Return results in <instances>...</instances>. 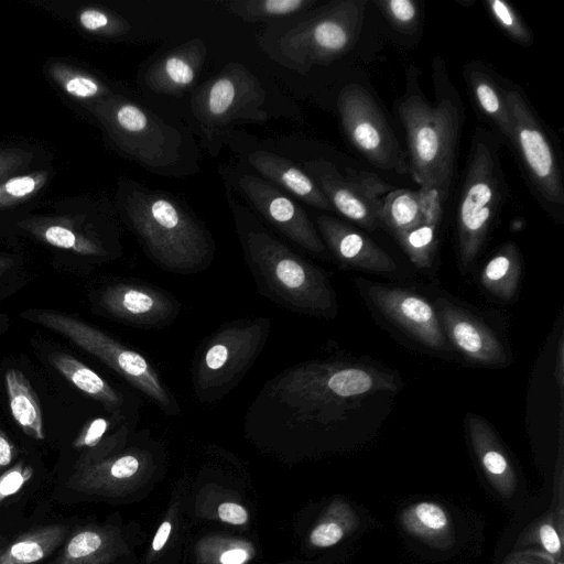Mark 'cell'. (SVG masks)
Listing matches in <instances>:
<instances>
[{
	"label": "cell",
	"mask_w": 564,
	"mask_h": 564,
	"mask_svg": "<svg viewBox=\"0 0 564 564\" xmlns=\"http://www.w3.org/2000/svg\"><path fill=\"white\" fill-rule=\"evenodd\" d=\"M325 247L345 267L369 272H393L397 263L367 236L350 225L327 215L316 219Z\"/></svg>",
	"instance_id": "ac0fdd59"
},
{
	"label": "cell",
	"mask_w": 564,
	"mask_h": 564,
	"mask_svg": "<svg viewBox=\"0 0 564 564\" xmlns=\"http://www.w3.org/2000/svg\"><path fill=\"white\" fill-rule=\"evenodd\" d=\"M366 294L382 316L434 350H448L436 311L424 297L399 286L367 282Z\"/></svg>",
	"instance_id": "9a60e30c"
},
{
	"label": "cell",
	"mask_w": 564,
	"mask_h": 564,
	"mask_svg": "<svg viewBox=\"0 0 564 564\" xmlns=\"http://www.w3.org/2000/svg\"><path fill=\"white\" fill-rule=\"evenodd\" d=\"M464 75L476 107L496 127L503 139L512 144L513 130L506 89L476 63L466 65Z\"/></svg>",
	"instance_id": "cb8c5ba5"
},
{
	"label": "cell",
	"mask_w": 564,
	"mask_h": 564,
	"mask_svg": "<svg viewBox=\"0 0 564 564\" xmlns=\"http://www.w3.org/2000/svg\"><path fill=\"white\" fill-rule=\"evenodd\" d=\"M149 460L148 453L132 449L93 464L75 466L66 486L74 492L86 495L115 492L140 476Z\"/></svg>",
	"instance_id": "d6986e66"
},
{
	"label": "cell",
	"mask_w": 564,
	"mask_h": 564,
	"mask_svg": "<svg viewBox=\"0 0 564 564\" xmlns=\"http://www.w3.org/2000/svg\"><path fill=\"white\" fill-rule=\"evenodd\" d=\"M117 552V536L111 529L86 525L72 531L47 564H110Z\"/></svg>",
	"instance_id": "603a6c76"
},
{
	"label": "cell",
	"mask_w": 564,
	"mask_h": 564,
	"mask_svg": "<svg viewBox=\"0 0 564 564\" xmlns=\"http://www.w3.org/2000/svg\"><path fill=\"white\" fill-rule=\"evenodd\" d=\"M563 338L561 337L558 341V348L556 354V362H555V380L557 382L561 399L563 394V386H564V361H563Z\"/></svg>",
	"instance_id": "f907efd6"
},
{
	"label": "cell",
	"mask_w": 564,
	"mask_h": 564,
	"mask_svg": "<svg viewBox=\"0 0 564 564\" xmlns=\"http://www.w3.org/2000/svg\"><path fill=\"white\" fill-rule=\"evenodd\" d=\"M99 305L111 317L139 327L167 325L180 313V303L165 291L129 282L104 288Z\"/></svg>",
	"instance_id": "2e32d148"
},
{
	"label": "cell",
	"mask_w": 564,
	"mask_h": 564,
	"mask_svg": "<svg viewBox=\"0 0 564 564\" xmlns=\"http://www.w3.org/2000/svg\"><path fill=\"white\" fill-rule=\"evenodd\" d=\"M437 226L420 224L419 226L394 236L410 261L419 269L432 267L436 247Z\"/></svg>",
	"instance_id": "d6a6232c"
},
{
	"label": "cell",
	"mask_w": 564,
	"mask_h": 564,
	"mask_svg": "<svg viewBox=\"0 0 564 564\" xmlns=\"http://www.w3.org/2000/svg\"><path fill=\"white\" fill-rule=\"evenodd\" d=\"M206 55L203 40L187 41L153 62L144 74V83L154 93L180 95L196 82Z\"/></svg>",
	"instance_id": "ffe728a7"
},
{
	"label": "cell",
	"mask_w": 564,
	"mask_h": 564,
	"mask_svg": "<svg viewBox=\"0 0 564 564\" xmlns=\"http://www.w3.org/2000/svg\"><path fill=\"white\" fill-rule=\"evenodd\" d=\"M172 531V523L170 521H164L160 524L159 529L156 530L153 541H152V550L154 552L161 551L166 541L169 540V536Z\"/></svg>",
	"instance_id": "681fc988"
},
{
	"label": "cell",
	"mask_w": 564,
	"mask_h": 564,
	"mask_svg": "<svg viewBox=\"0 0 564 564\" xmlns=\"http://www.w3.org/2000/svg\"><path fill=\"white\" fill-rule=\"evenodd\" d=\"M78 20L82 26L90 32L121 33L128 30V24L119 18H111L108 13L98 9H85L79 13Z\"/></svg>",
	"instance_id": "60d3db41"
},
{
	"label": "cell",
	"mask_w": 564,
	"mask_h": 564,
	"mask_svg": "<svg viewBox=\"0 0 564 564\" xmlns=\"http://www.w3.org/2000/svg\"><path fill=\"white\" fill-rule=\"evenodd\" d=\"M102 119L111 137L129 158L159 174H174L183 159L181 132L148 108L129 100L105 104Z\"/></svg>",
	"instance_id": "9c48e42d"
},
{
	"label": "cell",
	"mask_w": 564,
	"mask_h": 564,
	"mask_svg": "<svg viewBox=\"0 0 564 564\" xmlns=\"http://www.w3.org/2000/svg\"><path fill=\"white\" fill-rule=\"evenodd\" d=\"M433 306L447 341L465 358L488 367L507 364L502 343L485 323L444 297H438Z\"/></svg>",
	"instance_id": "e0dca14e"
},
{
	"label": "cell",
	"mask_w": 564,
	"mask_h": 564,
	"mask_svg": "<svg viewBox=\"0 0 564 564\" xmlns=\"http://www.w3.org/2000/svg\"><path fill=\"white\" fill-rule=\"evenodd\" d=\"M316 0H235L226 2L227 9L248 22L286 18L307 12Z\"/></svg>",
	"instance_id": "1f68e13d"
},
{
	"label": "cell",
	"mask_w": 564,
	"mask_h": 564,
	"mask_svg": "<svg viewBox=\"0 0 564 564\" xmlns=\"http://www.w3.org/2000/svg\"><path fill=\"white\" fill-rule=\"evenodd\" d=\"M238 187L254 209L282 235L314 256H326L327 248L305 210L285 193L252 174H242Z\"/></svg>",
	"instance_id": "5bb4252c"
},
{
	"label": "cell",
	"mask_w": 564,
	"mask_h": 564,
	"mask_svg": "<svg viewBox=\"0 0 564 564\" xmlns=\"http://www.w3.org/2000/svg\"><path fill=\"white\" fill-rule=\"evenodd\" d=\"M337 109L346 137L371 164L404 173L409 164L375 98L358 84L338 94Z\"/></svg>",
	"instance_id": "8fae6325"
},
{
	"label": "cell",
	"mask_w": 564,
	"mask_h": 564,
	"mask_svg": "<svg viewBox=\"0 0 564 564\" xmlns=\"http://www.w3.org/2000/svg\"><path fill=\"white\" fill-rule=\"evenodd\" d=\"M498 137L482 128L473 134L456 213L457 256L468 269L480 253L506 194Z\"/></svg>",
	"instance_id": "5b68a950"
},
{
	"label": "cell",
	"mask_w": 564,
	"mask_h": 564,
	"mask_svg": "<svg viewBox=\"0 0 564 564\" xmlns=\"http://www.w3.org/2000/svg\"><path fill=\"white\" fill-rule=\"evenodd\" d=\"M110 429V421L106 417H95L89 421L73 441V447L84 452L91 451L99 446L106 438Z\"/></svg>",
	"instance_id": "b9f144b4"
},
{
	"label": "cell",
	"mask_w": 564,
	"mask_h": 564,
	"mask_svg": "<svg viewBox=\"0 0 564 564\" xmlns=\"http://www.w3.org/2000/svg\"><path fill=\"white\" fill-rule=\"evenodd\" d=\"M243 256L259 290L292 312L334 318L338 305L328 275L262 226L238 225Z\"/></svg>",
	"instance_id": "277c9868"
},
{
	"label": "cell",
	"mask_w": 564,
	"mask_h": 564,
	"mask_svg": "<svg viewBox=\"0 0 564 564\" xmlns=\"http://www.w3.org/2000/svg\"><path fill=\"white\" fill-rule=\"evenodd\" d=\"M123 209L145 253L159 267L181 274L209 267L215 254L209 230L173 195L132 183Z\"/></svg>",
	"instance_id": "7a4b0ae2"
},
{
	"label": "cell",
	"mask_w": 564,
	"mask_h": 564,
	"mask_svg": "<svg viewBox=\"0 0 564 564\" xmlns=\"http://www.w3.org/2000/svg\"><path fill=\"white\" fill-rule=\"evenodd\" d=\"M521 273V253L516 243L508 241L485 264L480 282L491 295L511 301L519 288Z\"/></svg>",
	"instance_id": "83f0119b"
},
{
	"label": "cell",
	"mask_w": 564,
	"mask_h": 564,
	"mask_svg": "<svg viewBox=\"0 0 564 564\" xmlns=\"http://www.w3.org/2000/svg\"><path fill=\"white\" fill-rule=\"evenodd\" d=\"M28 154L18 150H0V183L10 178L29 161Z\"/></svg>",
	"instance_id": "f6af8a7d"
},
{
	"label": "cell",
	"mask_w": 564,
	"mask_h": 564,
	"mask_svg": "<svg viewBox=\"0 0 564 564\" xmlns=\"http://www.w3.org/2000/svg\"><path fill=\"white\" fill-rule=\"evenodd\" d=\"M219 556V564H246L252 557V549L242 541H229Z\"/></svg>",
	"instance_id": "ee69618b"
},
{
	"label": "cell",
	"mask_w": 564,
	"mask_h": 564,
	"mask_svg": "<svg viewBox=\"0 0 564 564\" xmlns=\"http://www.w3.org/2000/svg\"><path fill=\"white\" fill-rule=\"evenodd\" d=\"M502 564H554V560L543 552L519 551L509 554Z\"/></svg>",
	"instance_id": "7dc6e473"
},
{
	"label": "cell",
	"mask_w": 564,
	"mask_h": 564,
	"mask_svg": "<svg viewBox=\"0 0 564 564\" xmlns=\"http://www.w3.org/2000/svg\"><path fill=\"white\" fill-rule=\"evenodd\" d=\"M403 529L430 544L448 542L452 522L446 510L433 501H420L406 507L400 514Z\"/></svg>",
	"instance_id": "f1b7e54d"
},
{
	"label": "cell",
	"mask_w": 564,
	"mask_h": 564,
	"mask_svg": "<svg viewBox=\"0 0 564 564\" xmlns=\"http://www.w3.org/2000/svg\"><path fill=\"white\" fill-rule=\"evenodd\" d=\"M513 140L527 174L547 207H562L564 189L555 150L540 119L521 90L506 89Z\"/></svg>",
	"instance_id": "7c38bea8"
},
{
	"label": "cell",
	"mask_w": 564,
	"mask_h": 564,
	"mask_svg": "<svg viewBox=\"0 0 564 564\" xmlns=\"http://www.w3.org/2000/svg\"><path fill=\"white\" fill-rule=\"evenodd\" d=\"M13 265V260L8 257H0V278Z\"/></svg>",
	"instance_id": "816d5d0a"
},
{
	"label": "cell",
	"mask_w": 564,
	"mask_h": 564,
	"mask_svg": "<svg viewBox=\"0 0 564 564\" xmlns=\"http://www.w3.org/2000/svg\"><path fill=\"white\" fill-rule=\"evenodd\" d=\"M270 325L267 317L227 322L202 344L192 371L199 402L220 400L242 379L261 352Z\"/></svg>",
	"instance_id": "52a82bcc"
},
{
	"label": "cell",
	"mask_w": 564,
	"mask_h": 564,
	"mask_svg": "<svg viewBox=\"0 0 564 564\" xmlns=\"http://www.w3.org/2000/svg\"><path fill=\"white\" fill-rule=\"evenodd\" d=\"M248 161L265 181L283 187L315 208L334 210L327 197L311 176L290 160L264 150H258L249 155Z\"/></svg>",
	"instance_id": "7402d4cb"
},
{
	"label": "cell",
	"mask_w": 564,
	"mask_h": 564,
	"mask_svg": "<svg viewBox=\"0 0 564 564\" xmlns=\"http://www.w3.org/2000/svg\"><path fill=\"white\" fill-rule=\"evenodd\" d=\"M64 89L76 98H93L105 91V88L91 77L75 75L68 77L64 83Z\"/></svg>",
	"instance_id": "7bdbcfd3"
},
{
	"label": "cell",
	"mask_w": 564,
	"mask_h": 564,
	"mask_svg": "<svg viewBox=\"0 0 564 564\" xmlns=\"http://www.w3.org/2000/svg\"><path fill=\"white\" fill-rule=\"evenodd\" d=\"M485 6L492 20L511 40L523 46L531 45L532 32L511 4L503 0H486Z\"/></svg>",
	"instance_id": "d590c367"
},
{
	"label": "cell",
	"mask_w": 564,
	"mask_h": 564,
	"mask_svg": "<svg viewBox=\"0 0 564 564\" xmlns=\"http://www.w3.org/2000/svg\"><path fill=\"white\" fill-rule=\"evenodd\" d=\"M366 6V0H336L313 11L276 39V59L306 73L340 58L360 36Z\"/></svg>",
	"instance_id": "8992f818"
},
{
	"label": "cell",
	"mask_w": 564,
	"mask_h": 564,
	"mask_svg": "<svg viewBox=\"0 0 564 564\" xmlns=\"http://www.w3.org/2000/svg\"><path fill=\"white\" fill-rule=\"evenodd\" d=\"M267 94L245 65L229 63L194 93L191 109L203 131L216 134L236 121H265Z\"/></svg>",
	"instance_id": "30bf717a"
},
{
	"label": "cell",
	"mask_w": 564,
	"mask_h": 564,
	"mask_svg": "<svg viewBox=\"0 0 564 564\" xmlns=\"http://www.w3.org/2000/svg\"><path fill=\"white\" fill-rule=\"evenodd\" d=\"M4 383L11 414L17 424L26 436L44 440L42 410L29 379L19 369L11 368L4 375Z\"/></svg>",
	"instance_id": "4316f807"
},
{
	"label": "cell",
	"mask_w": 564,
	"mask_h": 564,
	"mask_svg": "<svg viewBox=\"0 0 564 564\" xmlns=\"http://www.w3.org/2000/svg\"><path fill=\"white\" fill-rule=\"evenodd\" d=\"M355 510L344 500L333 501L310 532L308 541L315 547H330L359 527Z\"/></svg>",
	"instance_id": "f546056e"
},
{
	"label": "cell",
	"mask_w": 564,
	"mask_h": 564,
	"mask_svg": "<svg viewBox=\"0 0 564 564\" xmlns=\"http://www.w3.org/2000/svg\"><path fill=\"white\" fill-rule=\"evenodd\" d=\"M375 4L398 31L412 34L417 29L420 23V8L416 1L377 0Z\"/></svg>",
	"instance_id": "f35d334b"
},
{
	"label": "cell",
	"mask_w": 564,
	"mask_h": 564,
	"mask_svg": "<svg viewBox=\"0 0 564 564\" xmlns=\"http://www.w3.org/2000/svg\"><path fill=\"white\" fill-rule=\"evenodd\" d=\"M466 426L471 448L490 485L503 497L517 488L514 467L492 426L481 416L466 415Z\"/></svg>",
	"instance_id": "44dd1931"
},
{
	"label": "cell",
	"mask_w": 564,
	"mask_h": 564,
	"mask_svg": "<svg viewBox=\"0 0 564 564\" xmlns=\"http://www.w3.org/2000/svg\"><path fill=\"white\" fill-rule=\"evenodd\" d=\"M453 178H433L416 191L422 223L440 225Z\"/></svg>",
	"instance_id": "836d02e7"
},
{
	"label": "cell",
	"mask_w": 564,
	"mask_h": 564,
	"mask_svg": "<svg viewBox=\"0 0 564 564\" xmlns=\"http://www.w3.org/2000/svg\"><path fill=\"white\" fill-rule=\"evenodd\" d=\"M379 221L393 237L422 224L416 191H389L382 198Z\"/></svg>",
	"instance_id": "4dcf8cb0"
},
{
	"label": "cell",
	"mask_w": 564,
	"mask_h": 564,
	"mask_svg": "<svg viewBox=\"0 0 564 564\" xmlns=\"http://www.w3.org/2000/svg\"><path fill=\"white\" fill-rule=\"evenodd\" d=\"M217 514L223 522L241 525L248 521V511L236 502H223L218 506Z\"/></svg>",
	"instance_id": "bcb514c9"
},
{
	"label": "cell",
	"mask_w": 564,
	"mask_h": 564,
	"mask_svg": "<svg viewBox=\"0 0 564 564\" xmlns=\"http://www.w3.org/2000/svg\"><path fill=\"white\" fill-rule=\"evenodd\" d=\"M303 170L322 189L334 210L368 230L380 227L379 210L390 185L377 174L355 170L341 173L325 159L305 161Z\"/></svg>",
	"instance_id": "4fadbf2b"
},
{
	"label": "cell",
	"mask_w": 564,
	"mask_h": 564,
	"mask_svg": "<svg viewBox=\"0 0 564 564\" xmlns=\"http://www.w3.org/2000/svg\"><path fill=\"white\" fill-rule=\"evenodd\" d=\"M33 476V468L23 460L0 474V502L17 494Z\"/></svg>",
	"instance_id": "ab89813d"
},
{
	"label": "cell",
	"mask_w": 564,
	"mask_h": 564,
	"mask_svg": "<svg viewBox=\"0 0 564 564\" xmlns=\"http://www.w3.org/2000/svg\"><path fill=\"white\" fill-rule=\"evenodd\" d=\"M32 323L56 332L97 357L154 402L165 414L177 415L181 408L141 354L128 348L99 328L53 310H28L21 314Z\"/></svg>",
	"instance_id": "ba28073f"
},
{
	"label": "cell",
	"mask_w": 564,
	"mask_h": 564,
	"mask_svg": "<svg viewBox=\"0 0 564 564\" xmlns=\"http://www.w3.org/2000/svg\"><path fill=\"white\" fill-rule=\"evenodd\" d=\"M44 171L12 176L0 183V209L22 203L36 193L46 182Z\"/></svg>",
	"instance_id": "74e56055"
},
{
	"label": "cell",
	"mask_w": 564,
	"mask_h": 564,
	"mask_svg": "<svg viewBox=\"0 0 564 564\" xmlns=\"http://www.w3.org/2000/svg\"><path fill=\"white\" fill-rule=\"evenodd\" d=\"M37 232L45 242L57 248L73 250L84 256L101 257L106 254L105 249L98 242L63 225H48L40 228Z\"/></svg>",
	"instance_id": "e575fe53"
},
{
	"label": "cell",
	"mask_w": 564,
	"mask_h": 564,
	"mask_svg": "<svg viewBox=\"0 0 564 564\" xmlns=\"http://www.w3.org/2000/svg\"><path fill=\"white\" fill-rule=\"evenodd\" d=\"M397 377L378 367L343 360H312L276 375L250 405L249 427L299 431L335 423L377 393L397 392Z\"/></svg>",
	"instance_id": "6da1fadb"
},
{
	"label": "cell",
	"mask_w": 564,
	"mask_h": 564,
	"mask_svg": "<svg viewBox=\"0 0 564 564\" xmlns=\"http://www.w3.org/2000/svg\"><path fill=\"white\" fill-rule=\"evenodd\" d=\"M17 456V448L0 426V471H4Z\"/></svg>",
	"instance_id": "c3c4849f"
},
{
	"label": "cell",
	"mask_w": 564,
	"mask_h": 564,
	"mask_svg": "<svg viewBox=\"0 0 564 564\" xmlns=\"http://www.w3.org/2000/svg\"><path fill=\"white\" fill-rule=\"evenodd\" d=\"M69 533L68 527L62 523L28 531L0 552V564H36L55 552Z\"/></svg>",
	"instance_id": "484cf974"
},
{
	"label": "cell",
	"mask_w": 564,
	"mask_h": 564,
	"mask_svg": "<svg viewBox=\"0 0 564 564\" xmlns=\"http://www.w3.org/2000/svg\"><path fill=\"white\" fill-rule=\"evenodd\" d=\"M433 104L409 86L398 104L408 139L409 169L419 185L433 178H453L456 148L465 119L459 95L440 57L433 61Z\"/></svg>",
	"instance_id": "3957f363"
},
{
	"label": "cell",
	"mask_w": 564,
	"mask_h": 564,
	"mask_svg": "<svg viewBox=\"0 0 564 564\" xmlns=\"http://www.w3.org/2000/svg\"><path fill=\"white\" fill-rule=\"evenodd\" d=\"M562 536L556 528V520L552 514H547L533 523L519 539V542L521 545L535 544L554 562H561Z\"/></svg>",
	"instance_id": "8d00e7d4"
},
{
	"label": "cell",
	"mask_w": 564,
	"mask_h": 564,
	"mask_svg": "<svg viewBox=\"0 0 564 564\" xmlns=\"http://www.w3.org/2000/svg\"><path fill=\"white\" fill-rule=\"evenodd\" d=\"M47 360L68 382L101 403L113 417H122V395L91 368L62 351L50 354Z\"/></svg>",
	"instance_id": "d4e9b609"
}]
</instances>
